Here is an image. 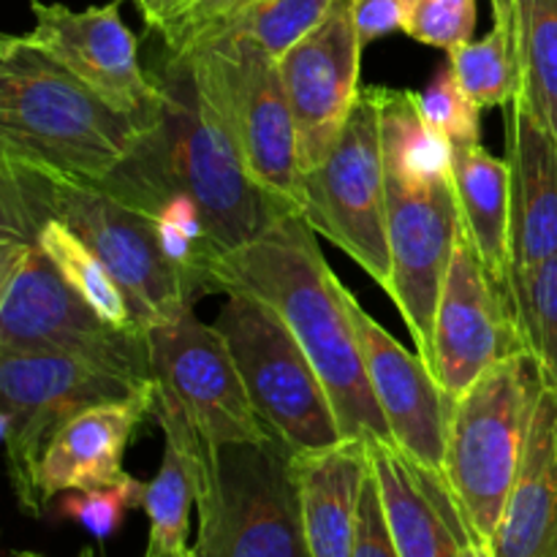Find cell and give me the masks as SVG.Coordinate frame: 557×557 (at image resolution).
Segmentation results:
<instances>
[{
    "label": "cell",
    "mask_w": 557,
    "mask_h": 557,
    "mask_svg": "<svg viewBox=\"0 0 557 557\" xmlns=\"http://www.w3.org/2000/svg\"><path fill=\"white\" fill-rule=\"evenodd\" d=\"M147 125L117 112L22 36L0 38V158L76 180H107Z\"/></svg>",
    "instance_id": "7a4b0ae2"
},
{
    "label": "cell",
    "mask_w": 557,
    "mask_h": 557,
    "mask_svg": "<svg viewBox=\"0 0 557 557\" xmlns=\"http://www.w3.org/2000/svg\"><path fill=\"white\" fill-rule=\"evenodd\" d=\"M504 288L528 354L536 359L544 384L557 392V253L536 267L509 270Z\"/></svg>",
    "instance_id": "83f0119b"
},
{
    "label": "cell",
    "mask_w": 557,
    "mask_h": 557,
    "mask_svg": "<svg viewBox=\"0 0 557 557\" xmlns=\"http://www.w3.org/2000/svg\"><path fill=\"white\" fill-rule=\"evenodd\" d=\"M145 493L147 482L125 476L123 482L109 484V487L79 490V493L60 495L58 515L65 517V520L79 522L98 542H107V539L117 536L125 515L131 509H141L145 506Z\"/></svg>",
    "instance_id": "1f68e13d"
},
{
    "label": "cell",
    "mask_w": 557,
    "mask_h": 557,
    "mask_svg": "<svg viewBox=\"0 0 557 557\" xmlns=\"http://www.w3.org/2000/svg\"><path fill=\"white\" fill-rule=\"evenodd\" d=\"M422 112L451 145L482 141V107L462 90L455 71L446 63L435 71L430 85L419 92Z\"/></svg>",
    "instance_id": "d6a6232c"
},
{
    "label": "cell",
    "mask_w": 557,
    "mask_h": 557,
    "mask_svg": "<svg viewBox=\"0 0 557 557\" xmlns=\"http://www.w3.org/2000/svg\"><path fill=\"white\" fill-rule=\"evenodd\" d=\"M305 547L310 557H351L359 498L370 473L368 444L343 438L321 449L294 451Z\"/></svg>",
    "instance_id": "44dd1931"
},
{
    "label": "cell",
    "mask_w": 557,
    "mask_h": 557,
    "mask_svg": "<svg viewBox=\"0 0 557 557\" xmlns=\"http://www.w3.org/2000/svg\"><path fill=\"white\" fill-rule=\"evenodd\" d=\"M451 183L462 228L476 245L484 267L504 283L509 272L511 174L506 158H495L482 141L451 145Z\"/></svg>",
    "instance_id": "cb8c5ba5"
},
{
    "label": "cell",
    "mask_w": 557,
    "mask_h": 557,
    "mask_svg": "<svg viewBox=\"0 0 557 557\" xmlns=\"http://www.w3.org/2000/svg\"><path fill=\"white\" fill-rule=\"evenodd\" d=\"M172 60H185L212 98L253 183L286 212H302L297 128L281 63L228 27Z\"/></svg>",
    "instance_id": "52a82bcc"
},
{
    "label": "cell",
    "mask_w": 557,
    "mask_h": 557,
    "mask_svg": "<svg viewBox=\"0 0 557 557\" xmlns=\"http://www.w3.org/2000/svg\"><path fill=\"white\" fill-rule=\"evenodd\" d=\"M460 557H493V555H490V549L482 547V544H471V547H468Z\"/></svg>",
    "instance_id": "8d00e7d4"
},
{
    "label": "cell",
    "mask_w": 557,
    "mask_h": 557,
    "mask_svg": "<svg viewBox=\"0 0 557 557\" xmlns=\"http://www.w3.org/2000/svg\"><path fill=\"white\" fill-rule=\"evenodd\" d=\"M223 297L215 330L232 351L267 433L294 451L343 441L324 381L281 315L250 294Z\"/></svg>",
    "instance_id": "8fae6325"
},
{
    "label": "cell",
    "mask_w": 557,
    "mask_h": 557,
    "mask_svg": "<svg viewBox=\"0 0 557 557\" xmlns=\"http://www.w3.org/2000/svg\"><path fill=\"white\" fill-rule=\"evenodd\" d=\"M386 183L430 188L451 180V141L424 117L419 92L373 87Z\"/></svg>",
    "instance_id": "d4e9b609"
},
{
    "label": "cell",
    "mask_w": 557,
    "mask_h": 557,
    "mask_svg": "<svg viewBox=\"0 0 557 557\" xmlns=\"http://www.w3.org/2000/svg\"><path fill=\"white\" fill-rule=\"evenodd\" d=\"M449 65L482 109L509 107L517 98V63L506 22L493 20L487 36L449 49Z\"/></svg>",
    "instance_id": "f1b7e54d"
},
{
    "label": "cell",
    "mask_w": 557,
    "mask_h": 557,
    "mask_svg": "<svg viewBox=\"0 0 557 557\" xmlns=\"http://www.w3.org/2000/svg\"><path fill=\"white\" fill-rule=\"evenodd\" d=\"M506 22L517 63V101L557 139V0H490Z\"/></svg>",
    "instance_id": "484cf974"
},
{
    "label": "cell",
    "mask_w": 557,
    "mask_h": 557,
    "mask_svg": "<svg viewBox=\"0 0 557 557\" xmlns=\"http://www.w3.org/2000/svg\"><path fill=\"white\" fill-rule=\"evenodd\" d=\"M250 3L253 0H145L139 11L147 30L161 36L169 58H183Z\"/></svg>",
    "instance_id": "4dcf8cb0"
},
{
    "label": "cell",
    "mask_w": 557,
    "mask_h": 557,
    "mask_svg": "<svg viewBox=\"0 0 557 557\" xmlns=\"http://www.w3.org/2000/svg\"><path fill=\"white\" fill-rule=\"evenodd\" d=\"M351 557H403L392 539L389 525H386L384 509H381L379 484H375L373 471L368 473L359 498V517H357V536H354Z\"/></svg>",
    "instance_id": "e575fe53"
},
{
    "label": "cell",
    "mask_w": 557,
    "mask_h": 557,
    "mask_svg": "<svg viewBox=\"0 0 557 557\" xmlns=\"http://www.w3.org/2000/svg\"><path fill=\"white\" fill-rule=\"evenodd\" d=\"M381 509L403 557H460L479 544L444 471L422 466L395 441H364Z\"/></svg>",
    "instance_id": "ac0fdd59"
},
{
    "label": "cell",
    "mask_w": 557,
    "mask_h": 557,
    "mask_svg": "<svg viewBox=\"0 0 557 557\" xmlns=\"http://www.w3.org/2000/svg\"><path fill=\"white\" fill-rule=\"evenodd\" d=\"M147 337L152 419L161 430H174L207 446L272 438L215 324L199 321L190 308L152 326Z\"/></svg>",
    "instance_id": "30bf717a"
},
{
    "label": "cell",
    "mask_w": 557,
    "mask_h": 557,
    "mask_svg": "<svg viewBox=\"0 0 557 557\" xmlns=\"http://www.w3.org/2000/svg\"><path fill=\"white\" fill-rule=\"evenodd\" d=\"M212 277L218 294H250L281 315L319 370L343 438L392 441L348 313V288L302 212H286L243 248L218 256Z\"/></svg>",
    "instance_id": "6da1fadb"
},
{
    "label": "cell",
    "mask_w": 557,
    "mask_h": 557,
    "mask_svg": "<svg viewBox=\"0 0 557 557\" xmlns=\"http://www.w3.org/2000/svg\"><path fill=\"white\" fill-rule=\"evenodd\" d=\"M0 196L47 212L79 234L109 267L147 332L196 305L183 277L163 259L150 218L107 180L65 177L0 158Z\"/></svg>",
    "instance_id": "277c9868"
},
{
    "label": "cell",
    "mask_w": 557,
    "mask_h": 557,
    "mask_svg": "<svg viewBox=\"0 0 557 557\" xmlns=\"http://www.w3.org/2000/svg\"><path fill=\"white\" fill-rule=\"evenodd\" d=\"M156 76L163 92L161 109L125 163L188 194L205 212L218 253L243 248L286 210L253 183L221 112L190 65L169 58Z\"/></svg>",
    "instance_id": "3957f363"
},
{
    "label": "cell",
    "mask_w": 557,
    "mask_h": 557,
    "mask_svg": "<svg viewBox=\"0 0 557 557\" xmlns=\"http://www.w3.org/2000/svg\"><path fill=\"white\" fill-rule=\"evenodd\" d=\"M386 228H389V294L428 362L433 351L435 313L441 292L462 234L455 183L403 188L386 183Z\"/></svg>",
    "instance_id": "9a60e30c"
},
{
    "label": "cell",
    "mask_w": 557,
    "mask_h": 557,
    "mask_svg": "<svg viewBox=\"0 0 557 557\" xmlns=\"http://www.w3.org/2000/svg\"><path fill=\"white\" fill-rule=\"evenodd\" d=\"M476 0H406L403 33L413 41L438 49H455L473 41Z\"/></svg>",
    "instance_id": "836d02e7"
},
{
    "label": "cell",
    "mask_w": 557,
    "mask_h": 557,
    "mask_svg": "<svg viewBox=\"0 0 557 557\" xmlns=\"http://www.w3.org/2000/svg\"><path fill=\"white\" fill-rule=\"evenodd\" d=\"M196 504V484L172 441H163V460L156 479L147 482L145 515L147 533L145 557H194L190 547V506Z\"/></svg>",
    "instance_id": "4316f807"
},
{
    "label": "cell",
    "mask_w": 557,
    "mask_h": 557,
    "mask_svg": "<svg viewBox=\"0 0 557 557\" xmlns=\"http://www.w3.org/2000/svg\"><path fill=\"white\" fill-rule=\"evenodd\" d=\"M509 109V270H525L557 253V139L517 98Z\"/></svg>",
    "instance_id": "ffe728a7"
},
{
    "label": "cell",
    "mask_w": 557,
    "mask_h": 557,
    "mask_svg": "<svg viewBox=\"0 0 557 557\" xmlns=\"http://www.w3.org/2000/svg\"><path fill=\"white\" fill-rule=\"evenodd\" d=\"M544 375L531 354L495 364L451 406L444 476L473 539L490 549L520 473Z\"/></svg>",
    "instance_id": "8992f818"
},
{
    "label": "cell",
    "mask_w": 557,
    "mask_h": 557,
    "mask_svg": "<svg viewBox=\"0 0 557 557\" xmlns=\"http://www.w3.org/2000/svg\"><path fill=\"white\" fill-rule=\"evenodd\" d=\"M0 348L58 351L152 381L150 337L103 321L33 239L0 232Z\"/></svg>",
    "instance_id": "9c48e42d"
},
{
    "label": "cell",
    "mask_w": 557,
    "mask_h": 557,
    "mask_svg": "<svg viewBox=\"0 0 557 557\" xmlns=\"http://www.w3.org/2000/svg\"><path fill=\"white\" fill-rule=\"evenodd\" d=\"M351 11L362 47L406 25V0H351Z\"/></svg>",
    "instance_id": "d590c367"
},
{
    "label": "cell",
    "mask_w": 557,
    "mask_h": 557,
    "mask_svg": "<svg viewBox=\"0 0 557 557\" xmlns=\"http://www.w3.org/2000/svg\"><path fill=\"white\" fill-rule=\"evenodd\" d=\"M335 3L337 0H253L223 27L253 38L281 63L310 30L321 25Z\"/></svg>",
    "instance_id": "f546056e"
},
{
    "label": "cell",
    "mask_w": 557,
    "mask_h": 557,
    "mask_svg": "<svg viewBox=\"0 0 557 557\" xmlns=\"http://www.w3.org/2000/svg\"><path fill=\"white\" fill-rule=\"evenodd\" d=\"M30 44L58 60L117 112L131 114L150 128L163 92L156 74L139 63V41L120 16V0L74 11L63 3L33 0Z\"/></svg>",
    "instance_id": "5bb4252c"
},
{
    "label": "cell",
    "mask_w": 557,
    "mask_h": 557,
    "mask_svg": "<svg viewBox=\"0 0 557 557\" xmlns=\"http://www.w3.org/2000/svg\"><path fill=\"white\" fill-rule=\"evenodd\" d=\"M362 49L351 0H337L321 25L281 60L302 174L319 166L346 131L364 90L359 87Z\"/></svg>",
    "instance_id": "2e32d148"
},
{
    "label": "cell",
    "mask_w": 557,
    "mask_h": 557,
    "mask_svg": "<svg viewBox=\"0 0 557 557\" xmlns=\"http://www.w3.org/2000/svg\"><path fill=\"white\" fill-rule=\"evenodd\" d=\"M520 354L528 348L509 294L462 228L435 313L430 370L457 400L487 370Z\"/></svg>",
    "instance_id": "4fadbf2b"
},
{
    "label": "cell",
    "mask_w": 557,
    "mask_h": 557,
    "mask_svg": "<svg viewBox=\"0 0 557 557\" xmlns=\"http://www.w3.org/2000/svg\"><path fill=\"white\" fill-rule=\"evenodd\" d=\"M11 557H44V555H36V553H16V555H11Z\"/></svg>",
    "instance_id": "74e56055"
},
{
    "label": "cell",
    "mask_w": 557,
    "mask_h": 557,
    "mask_svg": "<svg viewBox=\"0 0 557 557\" xmlns=\"http://www.w3.org/2000/svg\"><path fill=\"white\" fill-rule=\"evenodd\" d=\"M150 389L152 381L117 373L74 354L0 348V435L20 509L30 517L47 515L38 493V468L63 424L87 408L128 400Z\"/></svg>",
    "instance_id": "ba28073f"
},
{
    "label": "cell",
    "mask_w": 557,
    "mask_h": 557,
    "mask_svg": "<svg viewBox=\"0 0 557 557\" xmlns=\"http://www.w3.org/2000/svg\"><path fill=\"white\" fill-rule=\"evenodd\" d=\"M493 557H557V392L542 384Z\"/></svg>",
    "instance_id": "7402d4cb"
},
{
    "label": "cell",
    "mask_w": 557,
    "mask_h": 557,
    "mask_svg": "<svg viewBox=\"0 0 557 557\" xmlns=\"http://www.w3.org/2000/svg\"><path fill=\"white\" fill-rule=\"evenodd\" d=\"M136 3H139V5H141V3H145V0H136Z\"/></svg>",
    "instance_id": "f35d334b"
},
{
    "label": "cell",
    "mask_w": 557,
    "mask_h": 557,
    "mask_svg": "<svg viewBox=\"0 0 557 557\" xmlns=\"http://www.w3.org/2000/svg\"><path fill=\"white\" fill-rule=\"evenodd\" d=\"M346 302L362 346L364 370L392 441L422 466L444 471L455 397L446 395L419 351H408L395 341L351 292H346Z\"/></svg>",
    "instance_id": "e0dca14e"
},
{
    "label": "cell",
    "mask_w": 557,
    "mask_h": 557,
    "mask_svg": "<svg viewBox=\"0 0 557 557\" xmlns=\"http://www.w3.org/2000/svg\"><path fill=\"white\" fill-rule=\"evenodd\" d=\"M152 417V389L120 403H101L58 430L38 468V493L49 509L54 498L79 490L109 487L128 473L123 457L136 430Z\"/></svg>",
    "instance_id": "d6986e66"
},
{
    "label": "cell",
    "mask_w": 557,
    "mask_h": 557,
    "mask_svg": "<svg viewBox=\"0 0 557 557\" xmlns=\"http://www.w3.org/2000/svg\"><path fill=\"white\" fill-rule=\"evenodd\" d=\"M386 210L379 103L373 87H364L335 150L302 174V215L386 292L392 272Z\"/></svg>",
    "instance_id": "7c38bea8"
},
{
    "label": "cell",
    "mask_w": 557,
    "mask_h": 557,
    "mask_svg": "<svg viewBox=\"0 0 557 557\" xmlns=\"http://www.w3.org/2000/svg\"><path fill=\"white\" fill-rule=\"evenodd\" d=\"M0 232L20 234V237L33 239L38 248L47 253V259L58 267L60 275L65 277L71 288L117 330H141L145 326L136 319L128 297L114 281L109 267L103 264L101 256L85 243L76 232H71L63 221L38 212L11 196H0Z\"/></svg>",
    "instance_id": "603a6c76"
},
{
    "label": "cell",
    "mask_w": 557,
    "mask_h": 557,
    "mask_svg": "<svg viewBox=\"0 0 557 557\" xmlns=\"http://www.w3.org/2000/svg\"><path fill=\"white\" fill-rule=\"evenodd\" d=\"M185 462L199 511L194 557H310L294 449L283 441L226 444Z\"/></svg>",
    "instance_id": "5b68a950"
},
{
    "label": "cell",
    "mask_w": 557,
    "mask_h": 557,
    "mask_svg": "<svg viewBox=\"0 0 557 557\" xmlns=\"http://www.w3.org/2000/svg\"><path fill=\"white\" fill-rule=\"evenodd\" d=\"M85 557H90V555H85Z\"/></svg>",
    "instance_id": "ab89813d"
}]
</instances>
